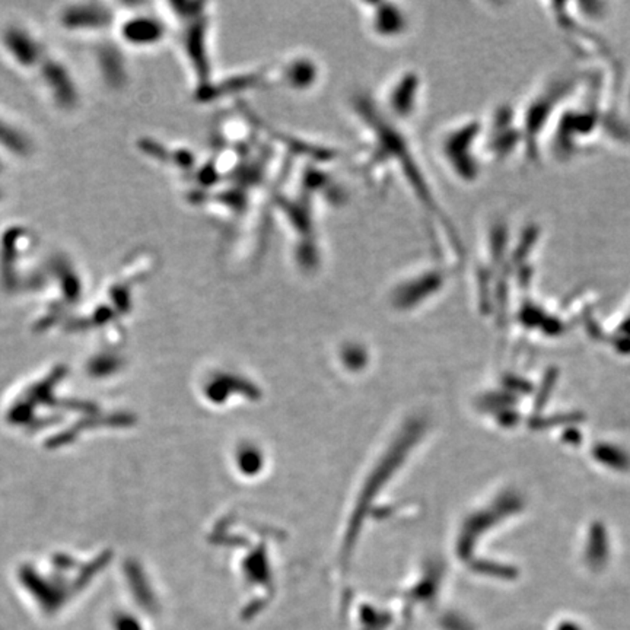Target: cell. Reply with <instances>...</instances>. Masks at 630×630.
Listing matches in <instances>:
<instances>
[{
    "label": "cell",
    "mask_w": 630,
    "mask_h": 630,
    "mask_svg": "<svg viewBox=\"0 0 630 630\" xmlns=\"http://www.w3.org/2000/svg\"><path fill=\"white\" fill-rule=\"evenodd\" d=\"M181 24H183V35H181V44H183L184 54H186L188 65H190L191 73L197 81V87L200 85V94H204L211 87L209 82V73H211V53H209V31H211V12L204 11L206 4H195V9H188V4H171Z\"/></svg>",
    "instance_id": "6da1fadb"
},
{
    "label": "cell",
    "mask_w": 630,
    "mask_h": 630,
    "mask_svg": "<svg viewBox=\"0 0 630 630\" xmlns=\"http://www.w3.org/2000/svg\"><path fill=\"white\" fill-rule=\"evenodd\" d=\"M361 9L365 17L366 28L380 40L394 42L409 29V17L400 4H364Z\"/></svg>",
    "instance_id": "7a4b0ae2"
},
{
    "label": "cell",
    "mask_w": 630,
    "mask_h": 630,
    "mask_svg": "<svg viewBox=\"0 0 630 630\" xmlns=\"http://www.w3.org/2000/svg\"><path fill=\"white\" fill-rule=\"evenodd\" d=\"M121 34H123L126 42L130 44L150 46L164 37L165 28L161 26V22H158L154 18L139 17L126 22L125 27L121 29Z\"/></svg>",
    "instance_id": "3957f363"
},
{
    "label": "cell",
    "mask_w": 630,
    "mask_h": 630,
    "mask_svg": "<svg viewBox=\"0 0 630 630\" xmlns=\"http://www.w3.org/2000/svg\"><path fill=\"white\" fill-rule=\"evenodd\" d=\"M6 46H8V50L15 56V60L26 66L35 62L40 56L37 42L29 37V34L17 31V29H9L6 33Z\"/></svg>",
    "instance_id": "277c9868"
},
{
    "label": "cell",
    "mask_w": 630,
    "mask_h": 630,
    "mask_svg": "<svg viewBox=\"0 0 630 630\" xmlns=\"http://www.w3.org/2000/svg\"><path fill=\"white\" fill-rule=\"evenodd\" d=\"M46 76V83L49 82L50 89L53 91V96L58 100L63 101L65 104H69L76 98L75 88H73V81L71 76L67 75L65 67L60 66L58 63H50L46 66L44 71Z\"/></svg>",
    "instance_id": "5b68a950"
},
{
    "label": "cell",
    "mask_w": 630,
    "mask_h": 630,
    "mask_svg": "<svg viewBox=\"0 0 630 630\" xmlns=\"http://www.w3.org/2000/svg\"><path fill=\"white\" fill-rule=\"evenodd\" d=\"M110 15L104 11L89 6V8L72 9L63 17V22L69 28H100L107 26Z\"/></svg>",
    "instance_id": "8992f818"
},
{
    "label": "cell",
    "mask_w": 630,
    "mask_h": 630,
    "mask_svg": "<svg viewBox=\"0 0 630 630\" xmlns=\"http://www.w3.org/2000/svg\"><path fill=\"white\" fill-rule=\"evenodd\" d=\"M0 145L21 157L28 154L29 150V141L26 134L6 123L4 119H0Z\"/></svg>",
    "instance_id": "52a82bcc"
}]
</instances>
